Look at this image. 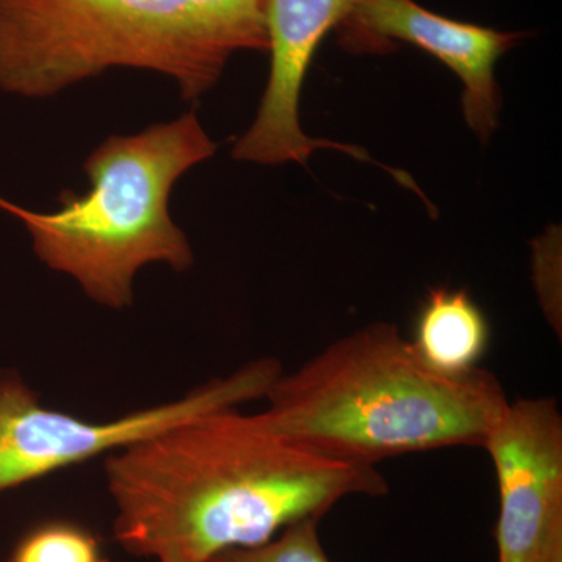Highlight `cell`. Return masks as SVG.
I'll use <instances>...</instances> for the list:
<instances>
[{
	"instance_id": "4",
	"label": "cell",
	"mask_w": 562,
	"mask_h": 562,
	"mask_svg": "<svg viewBox=\"0 0 562 562\" xmlns=\"http://www.w3.org/2000/svg\"><path fill=\"white\" fill-rule=\"evenodd\" d=\"M195 111L128 136H110L85 161L90 190L63 191L60 209L27 210L0 195V210L20 220L33 250L54 271L72 277L99 305L124 310L144 266L194 265L187 235L172 221L173 184L216 154Z\"/></svg>"
},
{
	"instance_id": "7",
	"label": "cell",
	"mask_w": 562,
	"mask_h": 562,
	"mask_svg": "<svg viewBox=\"0 0 562 562\" xmlns=\"http://www.w3.org/2000/svg\"><path fill=\"white\" fill-rule=\"evenodd\" d=\"M358 0H266V33L271 70L260 109L249 131L233 146L232 157L257 165H305L314 150H341L360 160L358 147L314 139L302 131L299 102L314 54L322 41L349 18Z\"/></svg>"
},
{
	"instance_id": "10",
	"label": "cell",
	"mask_w": 562,
	"mask_h": 562,
	"mask_svg": "<svg viewBox=\"0 0 562 562\" xmlns=\"http://www.w3.org/2000/svg\"><path fill=\"white\" fill-rule=\"evenodd\" d=\"M10 562H110L99 539L80 525L54 520L29 531Z\"/></svg>"
},
{
	"instance_id": "1",
	"label": "cell",
	"mask_w": 562,
	"mask_h": 562,
	"mask_svg": "<svg viewBox=\"0 0 562 562\" xmlns=\"http://www.w3.org/2000/svg\"><path fill=\"white\" fill-rule=\"evenodd\" d=\"M114 539L158 562H210L268 542L351 495L386 494L375 465L328 457L238 408L191 417L105 460Z\"/></svg>"
},
{
	"instance_id": "9",
	"label": "cell",
	"mask_w": 562,
	"mask_h": 562,
	"mask_svg": "<svg viewBox=\"0 0 562 562\" xmlns=\"http://www.w3.org/2000/svg\"><path fill=\"white\" fill-rule=\"evenodd\" d=\"M490 324L465 290L436 288L414 322V349L435 371L462 375L479 369L490 344Z\"/></svg>"
},
{
	"instance_id": "11",
	"label": "cell",
	"mask_w": 562,
	"mask_h": 562,
	"mask_svg": "<svg viewBox=\"0 0 562 562\" xmlns=\"http://www.w3.org/2000/svg\"><path fill=\"white\" fill-rule=\"evenodd\" d=\"M317 525V517L297 520L268 542L224 550L210 562H331L322 547Z\"/></svg>"
},
{
	"instance_id": "3",
	"label": "cell",
	"mask_w": 562,
	"mask_h": 562,
	"mask_svg": "<svg viewBox=\"0 0 562 562\" xmlns=\"http://www.w3.org/2000/svg\"><path fill=\"white\" fill-rule=\"evenodd\" d=\"M266 0H0V90L46 99L113 68L171 77L184 102L238 52H268Z\"/></svg>"
},
{
	"instance_id": "5",
	"label": "cell",
	"mask_w": 562,
	"mask_h": 562,
	"mask_svg": "<svg viewBox=\"0 0 562 562\" xmlns=\"http://www.w3.org/2000/svg\"><path fill=\"white\" fill-rule=\"evenodd\" d=\"M281 373L280 361L262 358L179 401L90 422L46 408L18 373L0 372V492L117 452L191 417L266 397Z\"/></svg>"
},
{
	"instance_id": "8",
	"label": "cell",
	"mask_w": 562,
	"mask_h": 562,
	"mask_svg": "<svg viewBox=\"0 0 562 562\" xmlns=\"http://www.w3.org/2000/svg\"><path fill=\"white\" fill-rule=\"evenodd\" d=\"M344 46L355 52H382L403 41L427 52L462 81V113L469 127L486 143L497 128L501 90L498 60L520 33L498 32L432 13L414 0H358L339 25Z\"/></svg>"
},
{
	"instance_id": "2",
	"label": "cell",
	"mask_w": 562,
	"mask_h": 562,
	"mask_svg": "<svg viewBox=\"0 0 562 562\" xmlns=\"http://www.w3.org/2000/svg\"><path fill=\"white\" fill-rule=\"evenodd\" d=\"M265 417L328 457L375 465L446 447H483L508 397L479 368H430L387 322L366 325L273 383Z\"/></svg>"
},
{
	"instance_id": "6",
	"label": "cell",
	"mask_w": 562,
	"mask_h": 562,
	"mask_svg": "<svg viewBox=\"0 0 562 562\" xmlns=\"http://www.w3.org/2000/svg\"><path fill=\"white\" fill-rule=\"evenodd\" d=\"M483 449L501 494L498 562H562V417L557 401L509 402Z\"/></svg>"
}]
</instances>
